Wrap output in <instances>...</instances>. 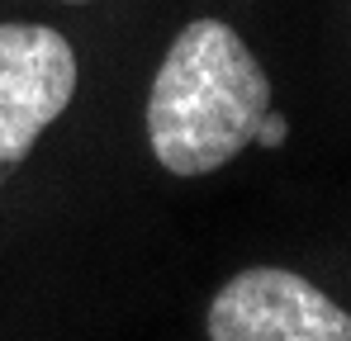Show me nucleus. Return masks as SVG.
Segmentation results:
<instances>
[{"mask_svg":"<svg viewBox=\"0 0 351 341\" xmlns=\"http://www.w3.org/2000/svg\"><path fill=\"white\" fill-rule=\"evenodd\" d=\"M271 81L223 19H190L147 90V142L171 175H209L256 142Z\"/></svg>","mask_w":351,"mask_h":341,"instance_id":"nucleus-1","label":"nucleus"},{"mask_svg":"<svg viewBox=\"0 0 351 341\" xmlns=\"http://www.w3.org/2000/svg\"><path fill=\"white\" fill-rule=\"evenodd\" d=\"M76 95V53L48 24H0V185L66 114Z\"/></svg>","mask_w":351,"mask_h":341,"instance_id":"nucleus-2","label":"nucleus"},{"mask_svg":"<svg viewBox=\"0 0 351 341\" xmlns=\"http://www.w3.org/2000/svg\"><path fill=\"white\" fill-rule=\"evenodd\" d=\"M209 341H351V313L294 270L252 266L223 284L204 318Z\"/></svg>","mask_w":351,"mask_h":341,"instance_id":"nucleus-3","label":"nucleus"},{"mask_svg":"<svg viewBox=\"0 0 351 341\" xmlns=\"http://www.w3.org/2000/svg\"><path fill=\"white\" fill-rule=\"evenodd\" d=\"M285 138H290V123H285L276 110H266L261 118H256V142H261V147H280Z\"/></svg>","mask_w":351,"mask_h":341,"instance_id":"nucleus-4","label":"nucleus"},{"mask_svg":"<svg viewBox=\"0 0 351 341\" xmlns=\"http://www.w3.org/2000/svg\"><path fill=\"white\" fill-rule=\"evenodd\" d=\"M71 5H76V0H71Z\"/></svg>","mask_w":351,"mask_h":341,"instance_id":"nucleus-5","label":"nucleus"}]
</instances>
